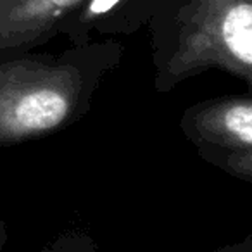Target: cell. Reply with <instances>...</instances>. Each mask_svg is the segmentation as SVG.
Wrapping results in <instances>:
<instances>
[{
  "instance_id": "cell-3",
  "label": "cell",
  "mask_w": 252,
  "mask_h": 252,
  "mask_svg": "<svg viewBox=\"0 0 252 252\" xmlns=\"http://www.w3.org/2000/svg\"><path fill=\"white\" fill-rule=\"evenodd\" d=\"M182 131L207 161L252 178V92L192 105L183 112Z\"/></svg>"
},
{
  "instance_id": "cell-4",
  "label": "cell",
  "mask_w": 252,
  "mask_h": 252,
  "mask_svg": "<svg viewBox=\"0 0 252 252\" xmlns=\"http://www.w3.org/2000/svg\"><path fill=\"white\" fill-rule=\"evenodd\" d=\"M85 0H0V57L30 52L59 35Z\"/></svg>"
},
{
  "instance_id": "cell-2",
  "label": "cell",
  "mask_w": 252,
  "mask_h": 252,
  "mask_svg": "<svg viewBox=\"0 0 252 252\" xmlns=\"http://www.w3.org/2000/svg\"><path fill=\"white\" fill-rule=\"evenodd\" d=\"M156 90L221 69L252 92V0H145Z\"/></svg>"
},
{
  "instance_id": "cell-1",
  "label": "cell",
  "mask_w": 252,
  "mask_h": 252,
  "mask_svg": "<svg viewBox=\"0 0 252 252\" xmlns=\"http://www.w3.org/2000/svg\"><path fill=\"white\" fill-rule=\"evenodd\" d=\"M118 43H81L63 54L0 57V149L56 133L90 107L102 74L116 66Z\"/></svg>"
},
{
  "instance_id": "cell-6",
  "label": "cell",
  "mask_w": 252,
  "mask_h": 252,
  "mask_svg": "<svg viewBox=\"0 0 252 252\" xmlns=\"http://www.w3.org/2000/svg\"><path fill=\"white\" fill-rule=\"evenodd\" d=\"M9 235H7V228H5V223L0 220V251L4 249V245L7 244Z\"/></svg>"
},
{
  "instance_id": "cell-5",
  "label": "cell",
  "mask_w": 252,
  "mask_h": 252,
  "mask_svg": "<svg viewBox=\"0 0 252 252\" xmlns=\"http://www.w3.org/2000/svg\"><path fill=\"white\" fill-rule=\"evenodd\" d=\"M126 0H85L76 12L61 26L59 35H66L71 45L88 42V33L102 21L112 18V12L125 5Z\"/></svg>"
}]
</instances>
